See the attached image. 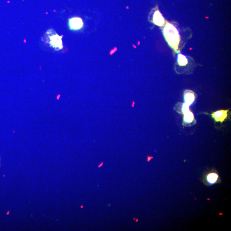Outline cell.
<instances>
[{
	"label": "cell",
	"mask_w": 231,
	"mask_h": 231,
	"mask_svg": "<svg viewBox=\"0 0 231 231\" xmlns=\"http://www.w3.org/2000/svg\"><path fill=\"white\" fill-rule=\"evenodd\" d=\"M163 33L169 46L175 51L178 49L180 37L178 30L174 26L167 23L163 30Z\"/></svg>",
	"instance_id": "obj_1"
},
{
	"label": "cell",
	"mask_w": 231,
	"mask_h": 231,
	"mask_svg": "<svg viewBox=\"0 0 231 231\" xmlns=\"http://www.w3.org/2000/svg\"><path fill=\"white\" fill-rule=\"evenodd\" d=\"M221 179L215 169H209L205 173L202 177V182L207 186H211L221 182Z\"/></svg>",
	"instance_id": "obj_2"
},
{
	"label": "cell",
	"mask_w": 231,
	"mask_h": 231,
	"mask_svg": "<svg viewBox=\"0 0 231 231\" xmlns=\"http://www.w3.org/2000/svg\"><path fill=\"white\" fill-rule=\"evenodd\" d=\"M229 111V109L217 110L213 112L211 117L214 119L215 122L223 123L227 118Z\"/></svg>",
	"instance_id": "obj_3"
},
{
	"label": "cell",
	"mask_w": 231,
	"mask_h": 231,
	"mask_svg": "<svg viewBox=\"0 0 231 231\" xmlns=\"http://www.w3.org/2000/svg\"><path fill=\"white\" fill-rule=\"evenodd\" d=\"M68 25L70 29L72 30H79L83 27V22L80 18L73 17L68 20Z\"/></svg>",
	"instance_id": "obj_4"
},
{
	"label": "cell",
	"mask_w": 231,
	"mask_h": 231,
	"mask_svg": "<svg viewBox=\"0 0 231 231\" xmlns=\"http://www.w3.org/2000/svg\"><path fill=\"white\" fill-rule=\"evenodd\" d=\"M62 37H60L57 34H54L51 37H49L50 44L51 46L58 49H63Z\"/></svg>",
	"instance_id": "obj_5"
},
{
	"label": "cell",
	"mask_w": 231,
	"mask_h": 231,
	"mask_svg": "<svg viewBox=\"0 0 231 231\" xmlns=\"http://www.w3.org/2000/svg\"><path fill=\"white\" fill-rule=\"evenodd\" d=\"M184 98L185 103L190 106L195 100V93L191 90H185L184 93Z\"/></svg>",
	"instance_id": "obj_6"
},
{
	"label": "cell",
	"mask_w": 231,
	"mask_h": 231,
	"mask_svg": "<svg viewBox=\"0 0 231 231\" xmlns=\"http://www.w3.org/2000/svg\"><path fill=\"white\" fill-rule=\"evenodd\" d=\"M153 22L157 26L161 27L165 24V18L159 10L154 12L153 16Z\"/></svg>",
	"instance_id": "obj_7"
},
{
	"label": "cell",
	"mask_w": 231,
	"mask_h": 231,
	"mask_svg": "<svg viewBox=\"0 0 231 231\" xmlns=\"http://www.w3.org/2000/svg\"><path fill=\"white\" fill-rule=\"evenodd\" d=\"M195 123L194 116L190 110L184 114L183 123L184 125H191L192 123Z\"/></svg>",
	"instance_id": "obj_8"
},
{
	"label": "cell",
	"mask_w": 231,
	"mask_h": 231,
	"mask_svg": "<svg viewBox=\"0 0 231 231\" xmlns=\"http://www.w3.org/2000/svg\"><path fill=\"white\" fill-rule=\"evenodd\" d=\"M178 107L177 108V112L180 114H184L186 112H188V111L190 110L189 106L186 104V103H179L177 104V106Z\"/></svg>",
	"instance_id": "obj_9"
},
{
	"label": "cell",
	"mask_w": 231,
	"mask_h": 231,
	"mask_svg": "<svg viewBox=\"0 0 231 231\" xmlns=\"http://www.w3.org/2000/svg\"><path fill=\"white\" fill-rule=\"evenodd\" d=\"M188 60L184 55L179 54L178 56V64L180 66H184L188 64Z\"/></svg>",
	"instance_id": "obj_10"
},
{
	"label": "cell",
	"mask_w": 231,
	"mask_h": 231,
	"mask_svg": "<svg viewBox=\"0 0 231 231\" xmlns=\"http://www.w3.org/2000/svg\"><path fill=\"white\" fill-rule=\"evenodd\" d=\"M103 164V162H102V163H101V164H100V165H99V167H99V168L100 167H101V166H102Z\"/></svg>",
	"instance_id": "obj_11"
}]
</instances>
